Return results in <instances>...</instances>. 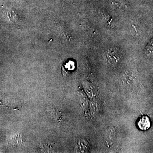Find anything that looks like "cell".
I'll return each mask as SVG.
<instances>
[{
  "label": "cell",
  "instance_id": "cell-1",
  "mask_svg": "<svg viewBox=\"0 0 153 153\" xmlns=\"http://www.w3.org/2000/svg\"><path fill=\"white\" fill-rule=\"evenodd\" d=\"M121 52L115 47H111L107 50L104 54L105 61L110 65H115L120 60Z\"/></svg>",
  "mask_w": 153,
  "mask_h": 153
},
{
  "label": "cell",
  "instance_id": "cell-2",
  "mask_svg": "<svg viewBox=\"0 0 153 153\" xmlns=\"http://www.w3.org/2000/svg\"><path fill=\"white\" fill-rule=\"evenodd\" d=\"M0 105H4V106L7 107L9 108H12L14 110H20L22 107V105L21 102L18 101V100H13L11 102H10L9 103H6L5 102H3L2 100H0Z\"/></svg>",
  "mask_w": 153,
  "mask_h": 153
},
{
  "label": "cell",
  "instance_id": "cell-3",
  "mask_svg": "<svg viewBox=\"0 0 153 153\" xmlns=\"http://www.w3.org/2000/svg\"><path fill=\"white\" fill-rule=\"evenodd\" d=\"M138 126L140 129L142 130H146L151 126V123L148 117L144 116L139 120Z\"/></svg>",
  "mask_w": 153,
  "mask_h": 153
},
{
  "label": "cell",
  "instance_id": "cell-4",
  "mask_svg": "<svg viewBox=\"0 0 153 153\" xmlns=\"http://www.w3.org/2000/svg\"><path fill=\"white\" fill-rule=\"evenodd\" d=\"M65 68L68 71H71L74 68V63L71 60H69L68 62L66 63L65 65Z\"/></svg>",
  "mask_w": 153,
  "mask_h": 153
},
{
  "label": "cell",
  "instance_id": "cell-5",
  "mask_svg": "<svg viewBox=\"0 0 153 153\" xmlns=\"http://www.w3.org/2000/svg\"><path fill=\"white\" fill-rule=\"evenodd\" d=\"M152 42L150 43V45H148L146 48V53H148V55L151 54V53H152L153 50V46Z\"/></svg>",
  "mask_w": 153,
  "mask_h": 153
},
{
  "label": "cell",
  "instance_id": "cell-6",
  "mask_svg": "<svg viewBox=\"0 0 153 153\" xmlns=\"http://www.w3.org/2000/svg\"><path fill=\"white\" fill-rule=\"evenodd\" d=\"M67 1H68L71 2L72 1H73V0H67Z\"/></svg>",
  "mask_w": 153,
  "mask_h": 153
}]
</instances>
